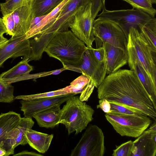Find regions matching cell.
<instances>
[{
	"label": "cell",
	"mask_w": 156,
	"mask_h": 156,
	"mask_svg": "<svg viewBox=\"0 0 156 156\" xmlns=\"http://www.w3.org/2000/svg\"><path fill=\"white\" fill-rule=\"evenodd\" d=\"M97 88L99 100L127 105L156 121L151 98L133 71L119 69L106 76Z\"/></svg>",
	"instance_id": "obj_1"
},
{
	"label": "cell",
	"mask_w": 156,
	"mask_h": 156,
	"mask_svg": "<svg viewBox=\"0 0 156 156\" xmlns=\"http://www.w3.org/2000/svg\"><path fill=\"white\" fill-rule=\"evenodd\" d=\"M86 47L83 42L68 30L57 34L44 52L60 61L67 70L80 73L79 67Z\"/></svg>",
	"instance_id": "obj_2"
},
{
	"label": "cell",
	"mask_w": 156,
	"mask_h": 156,
	"mask_svg": "<svg viewBox=\"0 0 156 156\" xmlns=\"http://www.w3.org/2000/svg\"><path fill=\"white\" fill-rule=\"evenodd\" d=\"M92 0H69L63 6L55 19L44 27L32 39L34 47L43 51L58 33L69 30L77 12Z\"/></svg>",
	"instance_id": "obj_3"
},
{
	"label": "cell",
	"mask_w": 156,
	"mask_h": 156,
	"mask_svg": "<svg viewBox=\"0 0 156 156\" xmlns=\"http://www.w3.org/2000/svg\"><path fill=\"white\" fill-rule=\"evenodd\" d=\"M61 109L59 123L64 125L70 135H77L85 129L94 119V111L92 107L81 101L78 96L71 97Z\"/></svg>",
	"instance_id": "obj_4"
},
{
	"label": "cell",
	"mask_w": 156,
	"mask_h": 156,
	"mask_svg": "<svg viewBox=\"0 0 156 156\" xmlns=\"http://www.w3.org/2000/svg\"><path fill=\"white\" fill-rule=\"evenodd\" d=\"M107 120L122 136L137 138L146 130L152 120L143 114H126L111 112L106 113Z\"/></svg>",
	"instance_id": "obj_5"
},
{
	"label": "cell",
	"mask_w": 156,
	"mask_h": 156,
	"mask_svg": "<svg viewBox=\"0 0 156 156\" xmlns=\"http://www.w3.org/2000/svg\"><path fill=\"white\" fill-rule=\"evenodd\" d=\"M96 48L107 43L127 51L128 33L112 21L97 19L93 24Z\"/></svg>",
	"instance_id": "obj_6"
},
{
	"label": "cell",
	"mask_w": 156,
	"mask_h": 156,
	"mask_svg": "<svg viewBox=\"0 0 156 156\" xmlns=\"http://www.w3.org/2000/svg\"><path fill=\"white\" fill-rule=\"evenodd\" d=\"M102 9V12L97 16V19L115 22L128 34L130 27H134L139 30L153 18L144 12L133 8L111 11L106 9L104 4Z\"/></svg>",
	"instance_id": "obj_7"
},
{
	"label": "cell",
	"mask_w": 156,
	"mask_h": 156,
	"mask_svg": "<svg viewBox=\"0 0 156 156\" xmlns=\"http://www.w3.org/2000/svg\"><path fill=\"white\" fill-rule=\"evenodd\" d=\"M133 48L146 72L156 85V49L142 37L139 30L132 27L128 34V42Z\"/></svg>",
	"instance_id": "obj_8"
},
{
	"label": "cell",
	"mask_w": 156,
	"mask_h": 156,
	"mask_svg": "<svg viewBox=\"0 0 156 156\" xmlns=\"http://www.w3.org/2000/svg\"><path fill=\"white\" fill-rule=\"evenodd\" d=\"M104 136L96 125H89L75 147L71 156H103L105 152Z\"/></svg>",
	"instance_id": "obj_9"
},
{
	"label": "cell",
	"mask_w": 156,
	"mask_h": 156,
	"mask_svg": "<svg viewBox=\"0 0 156 156\" xmlns=\"http://www.w3.org/2000/svg\"><path fill=\"white\" fill-rule=\"evenodd\" d=\"M94 20L92 16L90 2L77 12L69 26L72 33L88 48L92 47L95 39L93 31Z\"/></svg>",
	"instance_id": "obj_10"
},
{
	"label": "cell",
	"mask_w": 156,
	"mask_h": 156,
	"mask_svg": "<svg viewBox=\"0 0 156 156\" xmlns=\"http://www.w3.org/2000/svg\"><path fill=\"white\" fill-rule=\"evenodd\" d=\"M25 35L12 36L4 43L0 44V68L9 58L23 56L30 58L31 47L30 39H25Z\"/></svg>",
	"instance_id": "obj_11"
},
{
	"label": "cell",
	"mask_w": 156,
	"mask_h": 156,
	"mask_svg": "<svg viewBox=\"0 0 156 156\" xmlns=\"http://www.w3.org/2000/svg\"><path fill=\"white\" fill-rule=\"evenodd\" d=\"M34 123L31 118L21 117L18 125L8 133L0 145L6 152L5 156L14 154L16 147L27 144L25 133L27 130L32 129Z\"/></svg>",
	"instance_id": "obj_12"
},
{
	"label": "cell",
	"mask_w": 156,
	"mask_h": 156,
	"mask_svg": "<svg viewBox=\"0 0 156 156\" xmlns=\"http://www.w3.org/2000/svg\"><path fill=\"white\" fill-rule=\"evenodd\" d=\"M75 94L70 93L54 97L21 99L20 101V110L23 112L24 117L32 118L35 113L54 105H61Z\"/></svg>",
	"instance_id": "obj_13"
},
{
	"label": "cell",
	"mask_w": 156,
	"mask_h": 156,
	"mask_svg": "<svg viewBox=\"0 0 156 156\" xmlns=\"http://www.w3.org/2000/svg\"><path fill=\"white\" fill-rule=\"evenodd\" d=\"M127 51L128 63L130 70L133 71L150 96L156 110V85L153 83L138 58L133 48L128 43Z\"/></svg>",
	"instance_id": "obj_14"
},
{
	"label": "cell",
	"mask_w": 156,
	"mask_h": 156,
	"mask_svg": "<svg viewBox=\"0 0 156 156\" xmlns=\"http://www.w3.org/2000/svg\"><path fill=\"white\" fill-rule=\"evenodd\" d=\"M79 68L80 73L90 78L96 88L101 83L107 74L106 62L100 63L96 61L87 47Z\"/></svg>",
	"instance_id": "obj_15"
},
{
	"label": "cell",
	"mask_w": 156,
	"mask_h": 156,
	"mask_svg": "<svg viewBox=\"0 0 156 156\" xmlns=\"http://www.w3.org/2000/svg\"><path fill=\"white\" fill-rule=\"evenodd\" d=\"M156 131L149 129L133 141L131 156H155Z\"/></svg>",
	"instance_id": "obj_16"
},
{
	"label": "cell",
	"mask_w": 156,
	"mask_h": 156,
	"mask_svg": "<svg viewBox=\"0 0 156 156\" xmlns=\"http://www.w3.org/2000/svg\"><path fill=\"white\" fill-rule=\"evenodd\" d=\"M106 56L107 74L113 73L128 63L127 51L107 43L102 44Z\"/></svg>",
	"instance_id": "obj_17"
},
{
	"label": "cell",
	"mask_w": 156,
	"mask_h": 156,
	"mask_svg": "<svg viewBox=\"0 0 156 156\" xmlns=\"http://www.w3.org/2000/svg\"><path fill=\"white\" fill-rule=\"evenodd\" d=\"M30 0L12 12L15 23L13 36H23L29 30L32 19Z\"/></svg>",
	"instance_id": "obj_18"
},
{
	"label": "cell",
	"mask_w": 156,
	"mask_h": 156,
	"mask_svg": "<svg viewBox=\"0 0 156 156\" xmlns=\"http://www.w3.org/2000/svg\"><path fill=\"white\" fill-rule=\"evenodd\" d=\"M60 105H54L35 113L34 118L40 127L52 128L58 125L61 109Z\"/></svg>",
	"instance_id": "obj_19"
},
{
	"label": "cell",
	"mask_w": 156,
	"mask_h": 156,
	"mask_svg": "<svg viewBox=\"0 0 156 156\" xmlns=\"http://www.w3.org/2000/svg\"><path fill=\"white\" fill-rule=\"evenodd\" d=\"M25 135L27 144L42 154L47 151L53 137L52 134L45 133L31 129L26 131Z\"/></svg>",
	"instance_id": "obj_20"
},
{
	"label": "cell",
	"mask_w": 156,
	"mask_h": 156,
	"mask_svg": "<svg viewBox=\"0 0 156 156\" xmlns=\"http://www.w3.org/2000/svg\"><path fill=\"white\" fill-rule=\"evenodd\" d=\"M21 118L20 114L12 111L0 115V145L8 133L18 125Z\"/></svg>",
	"instance_id": "obj_21"
},
{
	"label": "cell",
	"mask_w": 156,
	"mask_h": 156,
	"mask_svg": "<svg viewBox=\"0 0 156 156\" xmlns=\"http://www.w3.org/2000/svg\"><path fill=\"white\" fill-rule=\"evenodd\" d=\"M64 0H30L32 19L47 15Z\"/></svg>",
	"instance_id": "obj_22"
},
{
	"label": "cell",
	"mask_w": 156,
	"mask_h": 156,
	"mask_svg": "<svg viewBox=\"0 0 156 156\" xmlns=\"http://www.w3.org/2000/svg\"><path fill=\"white\" fill-rule=\"evenodd\" d=\"M29 58H23L11 69L2 73L0 75V78L6 80L29 74L33 69V66L29 64Z\"/></svg>",
	"instance_id": "obj_23"
},
{
	"label": "cell",
	"mask_w": 156,
	"mask_h": 156,
	"mask_svg": "<svg viewBox=\"0 0 156 156\" xmlns=\"http://www.w3.org/2000/svg\"><path fill=\"white\" fill-rule=\"evenodd\" d=\"M69 0H64L58 5L47 14L39 23L29 30L25 35V39L34 37L38 34L44 27L54 20L62 8Z\"/></svg>",
	"instance_id": "obj_24"
},
{
	"label": "cell",
	"mask_w": 156,
	"mask_h": 156,
	"mask_svg": "<svg viewBox=\"0 0 156 156\" xmlns=\"http://www.w3.org/2000/svg\"><path fill=\"white\" fill-rule=\"evenodd\" d=\"M139 30L142 37L153 48L156 49V19L153 17Z\"/></svg>",
	"instance_id": "obj_25"
},
{
	"label": "cell",
	"mask_w": 156,
	"mask_h": 156,
	"mask_svg": "<svg viewBox=\"0 0 156 156\" xmlns=\"http://www.w3.org/2000/svg\"><path fill=\"white\" fill-rule=\"evenodd\" d=\"M90 80V78L82 74L71 82L70 85L61 89L67 94L81 93Z\"/></svg>",
	"instance_id": "obj_26"
},
{
	"label": "cell",
	"mask_w": 156,
	"mask_h": 156,
	"mask_svg": "<svg viewBox=\"0 0 156 156\" xmlns=\"http://www.w3.org/2000/svg\"><path fill=\"white\" fill-rule=\"evenodd\" d=\"M131 5L133 8L144 12L154 17L156 10L152 4L156 3V0H122Z\"/></svg>",
	"instance_id": "obj_27"
},
{
	"label": "cell",
	"mask_w": 156,
	"mask_h": 156,
	"mask_svg": "<svg viewBox=\"0 0 156 156\" xmlns=\"http://www.w3.org/2000/svg\"><path fill=\"white\" fill-rule=\"evenodd\" d=\"M14 87L11 83L0 78V102L11 103L15 100Z\"/></svg>",
	"instance_id": "obj_28"
},
{
	"label": "cell",
	"mask_w": 156,
	"mask_h": 156,
	"mask_svg": "<svg viewBox=\"0 0 156 156\" xmlns=\"http://www.w3.org/2000/svg\"><path fill=\"white\" fill-rule=\"evenodd\" d=\"M30 0H6L0 3V11L3 16L13 12L16 9Z\"/></svg>",
	"instance_id": "obj_29"
},
{
	"label": "cell",
	"mask_w": 156,
	"mask_h": 156,
	"mask_svg": "<svg viewBox=\"0 0 156 156\" xmlns=\"http://www.w3.org/2000/svg\"><path fill=\"white\" fill-rule=\"evenodd\" d=\"M109 102L111 105L110 112H114L118 113L126 114L144 115L142 112L138 110L127 105L114 102L109 101Z\"/></svg>",
	"instance_id": "obj_30"
},
{
	"label": "cell",
	"mask_w": 156,
	"mask_h": 156,
	"mask_svg": "<svg viewBox=\"0 0 156 156\" xmlns=\"http://www.w3.org/2000/svg\"><path fill=\"white\" fill-rule=\"evenodd\" d=\"M68 94L66 92L59 89L54 91L34 94L20 95L15 97V99L29 100L34 99L54 97Z\"/></svg>",
	"instance_id": "obj_31"
},
{
	"label": "cell",
	"mask_w": 156,
	"mask_h": 156,
	"mask_svg": "<svg viewBox=\"0 0 156 156\" xmlns=\"http://www.w3.org/2000/svg\"><path fill=\"white\" fill-rule=\"evenodd\" d=\"M133 141L129 140L116 146L115 149L113 150V156H131Z\"/></svg>",
	"instance_id": "obj_32"
},
{
	"label": "cell",
	"mask_w": 156,
	"mask_h": 156,
	"mask_svg": "<svg viewBox=\"0 0 156 156\" xmlns=\"http://www.w3.org/2000/svg\"><path fill=\"white\" fill-rule=\"evenodd\" d=\"M95 60L98 62L102 63L106 62V56L104 48L103 47L96 49L88 48Z\"/></svg>",
	"instance_id": "obj_33"
},
{
	"label": "cell",
	"mask_w": 156,
	"mask_h": 156,
	"mask_svg": "<svg viewBox=\"0 0 156 156\" xmlns=\"http://www.w3.org/2000/svg\"><path fill=\"white\" fill-rule=\"evenodd\" d=\"M2 19L7 30V34L13 36L15 28V23L12 12L3 16Z\"/></svg>",
	"instance_id": "obj_34"
},
{
	"label": "cell",
	"mask_w": 156,
	"mask_h": 156,
	"mask_svg": "<svg viewBox=\"0 0 156 156\" xmlns=\"http://www.w3.org/2000/svg\"><path fill=\"white\" fill-rule=\"evenodd\" d=\"M94 87V85L91 80L86 87L80 93L79 96L80 100L83 101H87L92 93Z\"/></svg>",
	"instance_id": "obj_35"
},
{
	"label": "cell",
	"mask_w": 156,
	"mask_h": 156,
	"mask_svg": "<svg viewBox=\"0 0 156 156\" xmlns=\"http://www.w3.org/2000/svg\"><path fill=\"white\" fill-rule=\"evenodd\" d=\"M103 5L101 0H92L91 12L94 20L98 15V12L102 9Z\"/></svg>",
	"instance_id": "obj_36"
},
{
	"label": "cell",
	"mask_w": 156,
	"mask_h": 156,
	"mask_svg": "<svg viewBox=\"0 0 156 156\" xmlns=\"http://www.w3.org/2000/svg\"><path fill=\"white\" fill-rule=\"evenodd\" d=\"M97 108H100L106 113L111 111V105L109 101L104 99L99 101V104L97 106Z\"/></svg>",
	"instance_id": "obj_37"
},
{
	"label": "cell",
	"mask_w": 156,
	"mask_h": 156,
	"mask_svg": "<svg viewBox=\"0 0 156 156\" xmlns=\"http://www.w3.org/2000/svg\"><path fill=\"white\" fill-rule=\"evenodd\" d=\"M46 15L40 16L32 18L31 19L30 22V26L29 30L32 28L39 23Z\"/></svg>",
	"instance_id": "obj_38"
},
{
	"label": "cell",
	"mask_w": 156,
	"mask_h": 156,
	"mask_svg": "<svg viewBox=\"0 0 156 156\" xmlns=\"http://www.w3.org/2000/svg\"><path fill=\"white\" fill-rule=\"evenodd\" d=\"M42 156L41 154L37 153L28 151H23L16 154H14L13 156Z\"/></svg>",
	"instance_id": "obj_39"
},
{
	"label": "cell",
	"mask_w": 156,
	"mask_h": 156,
	"mask_svg": "<svg viewBox=\"0 0 156 156\" xmlns=\"http://www.w3.org/2000/svg\"><path fill=\"white\" fill-rule=\"evenodd\" d=\"M5 33H7V30L2 18L0 17V35H3Z\"/></svg>",
	"instance_id": "obj_40"
},
{
	"label": "cell",
	"mask_w": 156,
	"mask_h": 156,
	"mask_svg": "<svg viewBox=\"0 0 156 156\" xmlns=\"http://www.w3.org/2000/svg\"><path fill=\"white\" fill-rule=\"evenodd\" d=\"M8 40L4 37L3 35H0V44L4 43Z\"/></svg>",
	"instance_id": "obj_41"
},
{
	"label": "cell",
	"mask_w": 156,
	"mask_h": 156,
	"mask_svg": "<svg viewBox=\"0 0 156 156\" xmlns=\"http://www.w3.org/2000/svg\"><path fill=\"white\" fill-rule=\"evenodd\" d=\"M156 121H154V123L152 124L150 127L149 128L150 129L154 131H156Z\"/></svg>",
	"instance_id": "obj_42"
},
{
	"label": "cell",
	"mask_w": 156,
	"mask_h": 156,
	"mask_svg": "<svg viewBox=\"0 0 156 156\" xmlns=\"http://www.w3.org/2000/svg\"><path fill=\"white\" fill-rule=\"evenodd\" d=\"M6 154L5 151L0 147V156H5Z\"/></svg>",
	"instance_id": "obj_43"
},
{
	"label": "cell",
	"mask_w": 156,
	"mask_h": 156,
	"mask_svg": "<svg viewBox=\"0 0 156 156\" xmlns=\"http://www.w3.org/2000/svg\"><path fill=\"white\" fill-rule=\"evenodd\" d=\"M103 4L105 3V0H101Z\"/></svg>",
	"instance_id": "obj_44"
}]
</instances>
